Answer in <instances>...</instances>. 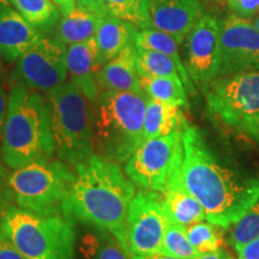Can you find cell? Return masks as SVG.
<instances>
[{
	"label": "cell",
	"mask_w": 259,
	"mask_h": 259,
	"mask_svg": "<svg viewBox=\"0 0 259 259\" xmlns=\"http://www.w3.org/2000/svg\"><path fill=\"white\" fill-rule=\"evenodd\" d=\"M181 178L205 210L206 221L228 229L259 199V174L223 163L202 132L185 120L181 127Z\"/></svg>",
	"instance_id": "cell-1"
},
{
	"label": "cell",
	"mask_w": 259,
	"mask_h": 259,
	"mask_svg": "<svg viewBox=\"0 0 259 259\" xmlns=\"http://www.w3.org/2000/svg\"><path fill=\"white\" fill-rule=\"evenodd\" d=\"M74 170L69 198L71 218L112 233L122 242L130 203L137 193L135 184L119 163L97 154Z\"/></svg>",
	"instance_id": "cell-2"
},
{
	"label": "cell",
	"mask_w": 259,
	"mask_h": 259,
	"mask_svg": "<svg viewBox=\"0 0 259 259\" xmlns=\"http://www.w3.org/2000/svg\"><path fill=\"white\" fill-rule=\"evenodd\" d=\"M53 154L56 151L46 96L14 82L9 93L2 160L9 168L17 169Z\"/></svg>",
	"instance_id": "cell-3"
},
{
	"label": "cell",
	"mask_w": 259,
	"mask_h": 259,
	"mask_svg": "<svg viewBox=\"0 0 259 259\" xmlns=\"http://www.w3.org/2000/svg\"><path fill=\"white\" fill-rule=\"evenodd\" d=\"M149 97L136 92H102L94 105V151L125 163L143 143Z\"/></svg>",
	"instance_id": "cell-4"
},
{
	"label": "cell",
	"mask_w": 259,
	"mask_h": 259,
	"mask_svg": "<svg viewBox=\"0 0 259 259\" xmlns=\"http://www.w3.org/2000/svg\"><path fill=\"white\" fill-rule=\"evenodd\" d=\"M0 233L25 259H76L74 220L42 216L17 205L0 220Z\"/></svg>",
	"instance_id": "cell-5"
},
{
	"label": "cell",
	"mask_w": 259,
	"mask_h": 259,
	"mask_svg": "<svg viewBox=\"0 0 259 259\" xmlns=\"http://www.w3.org/2000/svg\"><path fill=\"white\" fill-rule=\"evenodd\" d=\"M50 106L54 151L76 168L94 151V105L73 82H65L46 94Z\"/></svg>",
	"instance_id": "cell-6"
},
{
	"label": "cell",
	"mask_w": 259,
	"mask_h": 259,
	"mask_svg": "<svg viewBox=\"0 0 259 259\" xmlns=\"http://www.w3.org/2000/svg\"><path fill=\"white\" fill-rule=\"evenodd\" d=\"M76 170L66 162L45 157L12 170L10 185L19 208L42 216L71 218L69 198Z\"/></svg>",
	"instance_id": "cell-7"
},
{
	"label": "cell",
	"mask_w": 259,
	"mask_h": 259,
	"mask_svg": "<svg viewBox=\"0 0 259 259\" xmlns=\"http://www.w3.org/2000/svg\"><path fill=\"white\" fill-rule=\"evenodd\" d=\"M202 92L213 118L259 142V70L220 76Z\"/></svg>",
	"instance_id": "cell-8"
},
{
	"label": "cell",
	"mask_w": 259,
	"mask_h": 259,
	"mask_svg": "<svg viewBox=\"0 0 259 259\" xmlns=\"http://www.w3.org/2000/svg\"><path fill=\"white\" fill-rule=\"evenodd\" d=\"M169 223L162 193L137 191L130 203L121 242L130 259H151L161 254Z\"/></svg>",
	"instance_id": "cell-9"
},
{
	"label": "cell",
	"mask_w": 259,
	"mask_h": 259,
	"mask_svg": "<svg viewBox=\"0 0 259 259\" xmlns=\"http://www.w3.org/2000/svg\"><path fill=\"white\" fill-rule=\"evenodd\" d=\"M183 161L181 130L147 139L125 162V173L142 190L163 193Z\"/></svg>",
	"instance_id": "cell-10"
},
{
	"label": "cell",
	"mask_w": 259,
	"mask_h": 259,
	"mask_svg": "<svg viewBox=\"0 0 259 259\" xmlns=\"http://www.w3.org/2000/svg\"><path fill=\"white\" fill-rule=\"evenodd\" d=\"M67 46L51 35H45L17 60L14 82L38 93H50L66 82Z\"/></svg>",
	"instance_id": "cell-11"
},
{
	"label": "cell",
	"mask_w": 259,
	"mask_h": 259,
	"mask_svg": "<svg viewBox=\"0 0 259 259\" xmlns=\"http://www.w3.org/2000/svg\"><path fill=\"white\" fill-rule=\"evenodd\" d=\"M185 67L200 89L218 78L221 65V18L205 12L185 41Z\"/></svg>",
	"instance_id": "cell-12"
},
{
	"label": "cell",
	"mask_w": 259,
	"mask_h": 259,
	"mask_svg": "<svg viewBox=\"0 0 259 259\" xmlns=\"http://www.w3.org/2000/svg\"><path fill=\"white\" fill-rule=\"evenodd\" d=\"M259 70V30L251 21L228 14L221 18L220 76Z\"/></svg>",
	"instance_id": "cell-13"
},
{
	"label": "cell",
	"mask_w": 259,
	"mask_h": 259,
	"mask_svg": "<svg viewBox=\"0 0 259 259\" xmlns=\"http://www.w3.org/2000/svg\"><path fill=\"white\" fill-rule=\"evenodd\" d=\"M205 12L203 0H150L151 28L167 32L179 45Z\"/></svg>",
	"instance_id": "cell-14"
},
{
	"label": "cell",
	"mask_w": 259,
	"mask_h": 259,
	"mask_svg": "<svg viewBox=\"0 0 259 259\" xmlns=\"http://www.w3.org/2000/svg\"><path fill=\"white\" fill-rule=\"evenodd\" d=\"M42 36L11 4L0 5V57L17 61Z\"/></svg>",
	"instance_id": "cell-15"
},
{
	"label": "cell",
	"mask_w": 259,
	"mask_h": 259,
	"mask_svg": "<svg viewBox=\"0 0 259 259\" xmlns=\"http://www.w3.org/2000/svg\"><path fill=\"white\" fill-rule=\"evenodd\" d=\"M66 61L71 82L76 84L89 101L95 105L101 94L96 82V73L101 69V64L95 37L67 46Z\"/></svg>",
	"instance_id": "cell-16"
},
{
	"label": "cell",
	"mask_w": 259,
	"mask_h": 259,
	"mask_svg": "<svg viewBox=\"0 0 259 259\" xmlns=\"http://www.w3.org/2000/svg\"><path fill=\"white\" fill-rule=\"evenodd\" d=\"M141 74L137 67V48L135 44L125 48L112 60L103 64L96 73V82L102 92L142 93Z\"/></svg>",
	"instance_id": "cell-17"
},
{
	"label": "cell",
	"mask_w": 259,
	"mask_h": 259,
	"mask_svg": "<svg viewBox=\"0 0 259 259\" xmlns=\"http://www.w3.org/2000/svg\"><path fill=\"white\" fill-rule=\"evenodd\" d=\"M162 203L170 223L189 227L206 220L205 210L199 200L186 189L180 169L171 177L167 189L162 193Z\"/></svg>",
	"instance_id": "cell-18"
},
{
	"label": "cell",
	"mask_w": 259,
	"mask_h": 259,
	"mask_svg": "<svg viewBox=\"0 0 259 259\" xmlns=\"http://www.w3.org/2000/svg\"><path fill=\"white\" fill-rule=\"evenodd\" d=\"M138 30L137 27L124 19L111 15L103 16L95 35L101 66L120 54L125 48L134 45Z\"/></svg>",
	"instance_id": "cell-19"
},
{
	"label": "cell",
	"mask_w": 259,
	"mask_h": 259,
	"mask_svg": "<svg viewBox=\"0 0 259 259\" xmlns=\"http://www.w3.org/2000/svg\"><path fill=\"white\" fill-rule=\"evenodd\" d=\"M103 16L76 6L70 14L60 16L52 36L65 46L88 41L95 37Z\"/></svg>",
	"instance_id": "cell-20"
},
{
	"label": "cell",
	"mask_w": 259,
	"mask_h": 259,
	"mask_svg": "<svg viewBox=\"0 0 259 259\" xmlns=\"http://www.w3.org/2000/svg\"><path fill=\"white\" fill-rule=\"evenodd\" d=\"M183 107L149 99L143 125V142L179 131L186 120Z\"/></svg>",
	"instance_id": "cell-21"
},
{
	"label": "cell",
	"mask_w": 259,
	"mask_h": 259,
	"mask_svg": "<svg viewBox=\"0 0 259 259\" xmlns=\"http://www.w3.org/2000/svg\"><path fill=\"white\" fill-rule=\"evenodd\" d=\"M135 46L137 48H142V50L160 52V53H163L169 57L178 66L181 80L185 85L187 94L192 96L196 95V87H194V83L191 79L189 72H187L185 63L181 59L179 54L180 45L178 44L176 38L170 36L167 32L156 30V29L153 28L142 29L136 34Z\"/></svg>",
	"instance_id": "cell-22"
},
{
	"label": "cell",
	"mask_w": 259,
	"mask_h": 259,
	"mask_svg": "<svg viewBox=\"0 0 259 259\" xmlns=\"http://www.w3.org/2000/svg\"><path fill=\"white\" fill-rule=\"evenodd\" d=\"M10 4L42 35H51L61 16L52 0H10Z\"/></svg>",
	"instance_id": "cell-23"
},
{
	"label": "cell",
	"mask_w": 259,
	"mask_h": 259,
	"mask_svg": "<svg viewBox=\"0 0 259 259\" xmlns=\"http://www.w3.org/2000/svg\"><path fill=\"white\" fill-rule=\"evenodd\" d=\"M141 89L149 99L189 108L187 90L183 80L169 77L141 76Z\"/></svg>",
	"instance_id": "cell-24"
},
{
	"label": "cell",
	"mask_w": 259,
	"mask_h": 259,
	"mask_svg": "<svg viewBox=\"0 0 259 259\" xmlns=\"http://www.w3.org/2000/svg\"><path fill=\"white\" fill-rule=\"evenodd\" d=\"M106 14L142 29L151 28L150 0H106Z\"/></svg>",
	"instance_id": "cell-25"
},
{
	"label": "cell",
	"mask_w": 259,
	"mask_h": 259,
	"mask_svg": "<svg viewBox=\"0 0 259 259\" xmlns=\"http://www.w3.org/2000/svg\"><path fill=\"white\" fill-rule=\"evenodd\" d=\"M137 67L141 76L169 77V78L181 79L176 63L166 54L156 51L137 48Z\"/></svg>",
	"instance_id": "cell-26"
},
{
	"label": "cell",
	"mask_w": 259,
	"mask_h": 259,
	"mask_svg": "<svg viewBox=\"0 0 259 259\" xmlns=\"http://www.w3.org/2000/svg\"><path fill=\"white\" fill-rule=\"evenodd\" d=\"M187 228L191 244L199 254L220 250L223 246V233L221 227L208 222L193 223Z\"/></svg>",
	"instance_id": "cell-27"
},
{
	"label": "cell",
	"mask_w": 259,
	"mask_h": 259,
	"mask_svg": "<svg viewBox=\"0 0 259 259\" xmlns=\"http://www.w3.org/2000/svg\"><path fill=\"white\" fill-rule=\"evenodd\" d=\"M161 254L181 259H194L199 253L191 244L185 226L169 223L164 234Z\"/></svg>",
	"instance_id": "cell-28"
},
{
	"label": "cell",
	"mask_w": 259,
	"mask_h": 259,
	"mask_svg": "<svg viewBox=\"0 0 259 259\" xmlns=\"http://www.w3.org/2000/svg\"><path fill=\"white\" fill-rule=\"evenodd\" d=\"M259 236V199L231 227L228 242L236 251Z\"/></svg>",
	"instance_id": "cell-29"
},
{
	"label": "cell",
	"mask_w": 259,
	"mask_h": 259,
	"mask_svg": "<svg viewBox=\"0 0 259 259\" xmlns=\"http://www.w3.org/2000/svg\"><path fill=\"white\" fill-rule=\"evenodd\" d=\"M93 259H130L124 246L112 233L97 229L95 253Z\"/></svg>",
	"instance_id": "cell-30"
},
{
	"label": "cell",
	"mask_w": 259,
	"mask_h": 259,
	"mask_svg": "<svg viewBox=\"0 0 259 259\" xmlns=\"http://www.w3.org/2000/svg\"><path fill=\"white\" fill-rule=\"evenodd\" d=\"M5 166L4 161H0V220L16 203L14 191L10 185V171Z\"/></svg>",
	"instance_id": "cell-31"
},
{
	"label": "cell",
	"mask_w": 259,
	"mask_h": 259,
	"mask_svg": "<svg viewBox=\"0 0 259 259\" xmlns=\"http://www.w3.org/2000/svg\"><path fill=\"white\" fill-rule=\"evenodd\" d=\"M229 14L252 21L259 15V0H227Z\"/></svg>",
	"instance_id": "cell-32"
},
{
	"label": "cell",
	"mask_w": 259,
	"mask_h": 259,
	"mask_svg": "<svg viewBox=\"0 0 259 259\" xmlns=\"http://www.w3.org/2000/svg\"><path fill=\"white\" fill-rule=\"evenodd\" d=\"M0 259H25L2 233H0Z\"/></svg>",
	"instance_id": "cell-33"
},
{
	"label": "cell",
	"mask_w": 259,
	"mask_h": 259,
	"mask_svg": "<svg viewBox=\"0 0 259 259\" xmlns=\"http://www.w3.org/2000/svg\"><path fill=\"white\" fill-rule=\"evenodd\" d=\"M238 259H259V236L235 251Z\"/></svg>",
	"instance_id": "cell-34"
},
{
	"label": "cell",
	"mask_w": 259,
	"mask_h": 259,
	"mask_svg": "<svg viewBox=\"0 0 259 259\" xmlns=\"http://www.w3.org/2000/svg\"><path fill=\"white\" fill-rule=\"evenodd\" d=\"M106 0H76V4L78 8L93 11L99 15H107L106 14Z\"/></svg>",
	"instance_id": "cell-35"
},
{
	"label": "cell",
	"mask_w": 259,
	"mask_h": 259,
	"mask_svg": "<svg viewBox=\"0 0 259 259\" xmlns=\"http://www.w3.org/2000/svg\"><path fill=\"white\" fill-rule=\"evenodd\" d=\"M8 105H9V94L6 90L0 85V142L3 139V134H4L5 121H6V113H8Z\"/></svg>",
	"instance_id": "cell-36"
},
{
	"label": "cell",
	"mask_w": 259,
	"mask_h": 259,
	"mask_svg": "<svg viewBox=\"0 0 259 259\" xmlns=\"http://www.w3.org/2000/svg\"><path fill=\"white\" fill-rule=\"evenodd\" d=\"M194 259H235L233 257L232 253H229L228 251L225 250V248H220V250L208 252V253L199 254L198 257Z\"/></svg>",
	"instance_id": "cell-37"
},
{
	"label": "cell",
	"mask_w": 259,
	"mask_h": 259,
	"mask_svg": "<svg viewBox=\"0 0 259 259\" xmlns=\"http://www.w3.org/2000/svg\"><path fill=\"white\" fill-rule=\"evenodd\" d=\"M58 6V9L60 10L61 15H67L70 14L72 10L76 9V0H52Z\"/></svg>",
	"instance_id": "cell-38"
},
{
	"label": "cell",
	"mask_w": 259,
	"mask_h": 259,
	"mask_svg": "<svg viewBox=\"0 0 259 259\" xmlns=\"http://www.w3.org/2000/svg\"><path fill=\"white\" fill-rule=\"evenodd\" d=\"M203 3L215 6H226L227 0H203Z\"/></svg>",
	"instance_id": "cell-39"
},
{
	"label": "cell",
	"mask_w": 259,
	"mask_h": 259,
	"mask_svg": "<svg viewBox=\"0 0 259 259\" xmlns=\"http://www.w3.org/2000/svg\"><path fill=\"white\" fill-rule=\"evenodd\" d=\"M151 259H181V258H176V257H169V255H164V254H158L156 257L151 258Z\"/></svg>",
	"instance_id": "cell-40"
},
{
	"label": "cell",
	"mask_w": 259,
	"mask_h": 259,
	"mask_svg": "<svg viewBox=\"0 0 259 259\" xmlns=\"http://www.w3.org/2000/svg\"><path fill=\"white\" fill-rule=\"evenodd\" d=\"M251 22H252V24H253L254 27L257 28L258 30H259V15H258V16H255V17H254L253 19H252Z\"/></svg>",
	"instance_id": "cell-41"
},
{
	"label": "cell",
	"mask_w": 259,
	"mask_h": 259,
	"mask_svg": "<svg viewBox=\"0 0 259 259\" xmlns=\"http://www.w3.org/2000/svg\"><path fill=\"white\" fill-rule=\"evenodd\" d=\"M5 4H10V0H0V5H5Z\"/></svg>",
	"instance_id": "cell-42"
},
{
	"label": "cell",
	"mask_w": 259,
	"mask_h": 259,
	"mask_svg": "<svg viewBox=\"0 0 259 259\" xmlns=\"http://www.w3.org/2000/svg\"><path fill=\"white\" fill-rule=\"evenodd\" d=\"M2 76H3V71H2V66H0V79H2Z\"/></svg>",
	"instance_id": "cell-43"
}]
</instances>
